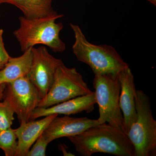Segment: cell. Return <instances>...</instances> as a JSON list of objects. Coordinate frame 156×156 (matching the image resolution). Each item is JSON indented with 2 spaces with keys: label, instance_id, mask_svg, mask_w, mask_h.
<instances>
[{
  "label": "cell",
  "instance_id": "6da1fadb",
  "mask_svg": "<svg viewBox=\"0 0 156 156\" xmlns=\"http://www.w3.org/2000/svg\"><path fill=\"white\" fill-rule=\"evenodd\" d=\"M68 138L82 156H91L97 153L134 155V146L126 133L108 123L92 126Z\"/></svg>",
  "mask_w": 156,
  "mask_h": 156
},
{
  "label": "cell",
  "instance_id": "7a4b0ae2",
  "mask_svg": "<svg viewBox=\"0 0 156 156\" xmlns=\"http://www.w3.org/2000/svg\"><path fill=\"white\" fill-rule=\"evenodd\" d=\"M74 34L73 53L78 61L86 63L95 75L118 74L129 65L124 61L114 47L110 45H95L86 38L80 27L71 23Z\"/></svg>",
  "mask_w": 156,
  "mask_h": 156
},
{
  "label": "cell",
  "instance_id": "3957f363",
  "mask_svg": "<svg viewBox=\"0 0 156 156\" xmlns=\"http://www.w3.org/2000/svg\"><path fill=\"white\" fill-rule=\"evenodd\" d=\"M63 16V14L56 13L40 19L20 17V27L14 31V34L19 42L21 51L24 52L35 45L42 44L48 46L53 52H63L66 46L59 37L63 25L62 23L55 22Z\"/></svg>",
  "mask_w": 156,
  "mask_h": 156
},
{
  "label": "cell",
  "instance_id": "277c9868",
  "mask_svg": "<svg viewBox=\"0 0 156 156\" xmlns=\"http://www.w3.org/2000/svg\"><path fill=\"white\" fill-rule=\"evenodd\" d=\"M136 117L127 136L134 147V156L156 154V121L153 116L149 97L142 90H136Z\"/></svg>",
  "mask_w": 156,
  "mask_h": 156
},
{
  "label": "cell",
  "instance_id": "5b68a950",
  "mask_svg": "<svg viewBox=\"0 0 156 156\" xmlns=\"http://www.w3.org/2000/svg\"><path fill=\"white\" fill-rule=\"evenodd\" d=\"M93 84L99 111L98 122L108 123L126 133L119 105L121 86L119 74L95 75Z\"/></svg>",
  "mask_w": 156,
  "mask_h": 156
},
{
  "label": "cell",
  "instance_id": "8992f818",
  "mask_svg": "<svg viewBox=\"0 0 156 156\" xmlns=\"http://www.w3.org/2000/svg\"><path fill=\"white\" fill-rule=\"evenodd\" d=\"M92 92L75 68L67 67L62 62L56 69L49 92L40 99L37 107L47 108Z\"/></svg>",
  "mask_w": 156,
  "mask_h": 156
},
{
  "label": "cell",
  "instance_id": "52a82bcc",
  "mask_svg": "<svg viewBox=\"0 0 156 156\" xmlns=\"http://www.w3.org/2000/svg\"><path fill=\"white\" fill-rule=\"evenodd\" d=\"M3 99L13 108L21 126L30 120L41 98L37 90L26 76L6 84Z\"/></svg>",
  "mask_w": 156,
  "mask_h": 156
},
{
  "label": "cell",
  "instance_id": "ba28073f",
  "mask_svg": "<svg viewBox=\"0 0 156 156\" xmlns=\"http://www.w3.org/2000/svg\"><path fill=\"white\" fill-rule=\"evenodd\" d=\"M31 50L32 61L27 77L37 90L41 99L49 92L56 69L63 62L51 55L44 46L33 47Z\"/></svg>",
  "mask_w": 156,
  "mask_h": 156
},
{
  "label": "cell",
  "instance_id": "9c48e42d",
  "mask_svg": "<svg viewBox=\"0 0 156 156\" xmlns=\"http://www.w3.org/2000/svg\"><path fill=\"white\" fill-rule=\"evenodd\" d=\"M99 124L97 119L87 117L73 118L69 115L55 117L42 133L48 142L62 137L77 135L90 127Z\"/></svg>",
  "mask_w": 156,
  "mask_h": 156
},
{
  "label": "cell",
  "instance_id": "30bf717a",
  "mask_svg": "<svg viewBox=\"0 0 156 156\" xmlns=\"http://www.w3.org/2000/svg\"><path fill=\"white\" fill-rule=\"evenodd\" d=\"M119 78L121 86L119 105L122 114L124 130L127 134L136 119L135 97L136 89L134 75L129 67L120 72Z\"/></svg>",
  "mask_w": 156,
  "mask_h": 156
},
{
  "label": "cell",
  "instance_id": "8fae6325",
  "mask_svg": "<svg viewBox=\"0 0 156 156\" xmlns=\"http://www.w3.org/2000/svg\"><path fill=\"white\" fill-rule=\"evenodd\" d=\"M95 104V93L92 92L90 94L78 96L47 108H37L33 112L30 120L37 119L41 117L53 114L69 115L83 112L90 113L94 110Z\"/></svg>",
  "mask_w": 156,
  "mask_h": 156
},
{
  "label": "cell",
  "instance_id": "7c38bea8",
  "mask_svg": "<svg viewBox=\"0 0 156 156\" xmlns=\"http://www.w3.org/2000/svg\"><path fill=\"white\" fill-rule=\"evenodd\" d=\"M57 114L49 115L39 120H30L15 129L18 139L15 156H27L36 140Z\"/></svg>",
  "mask_w": 156,
  "mask_h": 156
},
{
  "label": "cell",
  "instance_id": "4fadbf2b",
  "mask_svg": "<svg viewBox=\"0 0 156 156\" xmlns=\"http://www.w3.org/2000/svg\"><path fill=\"white\" fill-rule=\"evenodd\" d=\"M31 48L24 51L21 56L10 57L5 66L0 71V84L9 83L27 76L32 61Z\"/></svg>",
  "mask_w": 156,
  "mask_h": 156
},
{
  "label": "cell",
  "instance_id": "5bb4252c",
  "mask_svg": "<svg viewBox=\"0 0 156 156\" xmlns=\"http://www.w3.org/2000/svg\"><path fill=\"white\" fill-rule=\"evenodd\" d=\"M53 0H3L2 3H8L19 9L24 17L34 20L44 18L56 14L53 10Z\"/></svg>",
  "mask_w": 156,
  "mask_h": 156
},
{
  "label": "cell",
  "instance_id": "9a60e30c",
  "mask_svg": "<svg viewBox=\"0 0 156 156\" xmlns=\"http://www.w3.org/2000/svg\"><path fill=\"white\" fill-rule=\"evenodd\" d=\"M15 129L10 128L0 130V149L6 156H15L18 142Z\"/></svg>",
  "mask_w": 156,
  "mask_h": 156
},
{
  "label": "cell",
  "instance_id": "2e32d148",
  "mask_svg": "<svg viewBox=\"0 0 156 156\" xmlns=\"http://www.w3.org/2000/svg\"><path fill=\"white\" fill-rule=\"evenodd\" d=\"M14 112L9 102L4 99L0 101V130L11 128L14 119Z\"/></svg>",
  "mask_w": 156,
  "mask_h": 156
},
{
  "label": "cell",
  "instance_id": "e0dca14e",
  "mask_svg": "<svg viewBox=\"0 0 156 156\" xmlns=\"http://www.w3.org/2000/svg\"><path fill=\"white\" fill-rule=\"evenodd\" d=\"M49 143L41 134L30 148L27 156H45Z\"/></svg>",
  "mask_w": 156,
  "mask_h": 156
},
{
  "label": "cell",
  "instance_id": "ac0fdd59",
  "mask_svg": "<svg viewBox=\"0 0 156 156\" xmlns=\"http://www.w3.org/2000/svg\"><path fill=\"white\" fill-rule=\"evenodd\" d=\"M3 30L0 29V71L5 67L11 57L5 48L3 41Z\"/></svg>",
  "mask_w": 156,
  "mask_h": 156
},
{
  "label": "cell",
  "instance_id": "d6986e66",
  "mask_svg": "<svg viewBox=\"0 0 156 156\" xmlns=\"http://www.w3.org/2000/svg\"><path fill=\"white\" fill-rule=\"evenodd\" d=\"M59 150L62 152L64 156H74L73 154L71 153L68 149L67 146L65 144L60 143L58 145Z\"/></svg>",
  "mask_w": 156,
  "mask_h": 156
},
{
  "label": "cell",
  "instance_id": "ffe728a7",
  "mask_svg": "<svg viewBox=\"0 0 156 156\" xmlns=\"http://www.w3.org/2000/svg\"><path fill=\"white\" fill-rule=\"evenodd\" d=\"M6 84H0V101L3 99L4 92L5 89Z\"/></svg>",
  "mask_w": 156,
  "mask_h": 156
},
{
  "label": "cell",
  "instance_id": "44dd1931",
  "mask_svg": "<svg viewBox=\"0 0 156 156\" xmlns=\"http://www.w3.org/2000/svg\"><path fill=\"white\" fill-rule=\"evenodd\" d=\"M150 2L152 4L154 5L155 6L156 5V0H147Z\"/></svg>",
  "mask_w": 156,
  "mask_h": 156
},
{
  "label": "cell",
  "instance_id": "7402d4cb",
  "mask_svg": "<svg viewBox=\"0 0 156 156\" xmlns=\"http://www.w3.org/2000/svg\"><path fill=\"white\" fill-rule=\"evenodd\" d=\"M3 0H0V5L1 4H2Z\"/></svg>",
  "mask_w": 156,
  "mask_h": 156
}]
</instances>
